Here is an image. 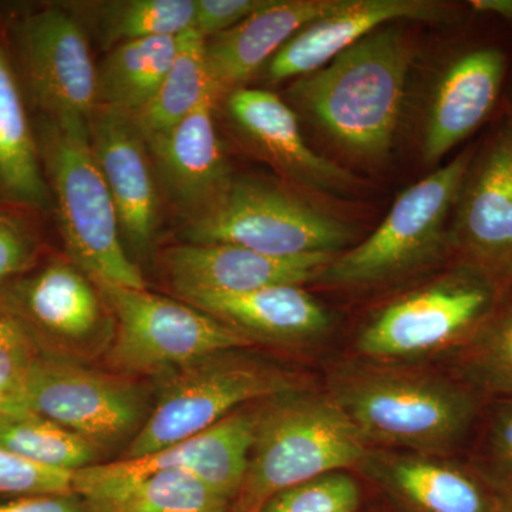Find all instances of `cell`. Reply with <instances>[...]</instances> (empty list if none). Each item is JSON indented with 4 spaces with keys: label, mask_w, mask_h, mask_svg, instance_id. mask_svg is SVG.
Listing matches in <instances>:
<instances>
[{
    "label": "cell",
    "mask_w": 512,
    "mask_h": 512,
    "mask_svg": "<svg viewBox=\"0 0 512 512\" xmlns=\"http://www.w3.org/2000/svg\"><path fill=\"white\" fill-rule=\"evenodd\" d=\"M218 100L211 92L177 126L146 138L161 195L184 222L210 210L232 180L214 123Z\"/></svg>",
    "instance_id": "16"
},
{
    "label": "cell",
    "mask_w": 512,
    "mask_h": 512,
    "mask_svg": "<svg viewBox=\"0 0 512 512\" xmlns=\"http://www.w3.org/2000/svg\"><path fill=\"white\" fill-rule=\"evenodd\" d=\"M184 244L235 245L271 256L338 254L355 238L338 218L269 181L232 177L210 210L185 222Z\"/></svg>",
    "instance_id": "5"
},
{
    "label": "cell",
    "mask_w": 512,
    "mask_h": 512,
    "mask_svg": "<svg viewBox=\"0 0 512 512\" xmlns=\"http://www.w3.org/2000/svg\"><path fill=\"white\" fill-rule=\"evenodd\" d=\"M83 500L90 512H228L231 501L183 471H158Z\"/></svg>",
    "instance_id": "27"
},
{
    "label": "cell",
    "mask_w": 512,
    "mask_h": 512,
    "mask_svg": "<svg viewBox=\"0 0 512 512\" xmlns=\"http://www.w3.org/2000/svg\"><path fill=\"white\" fill-rule=\"evenodd\" d=\"M22 404L96 444L126 436L141 416L140 400L130 387L42 355L30 369Z\"/></svg>",
    "instance_id": "12"
},
{
    "label": "cell",
    "mask_w": 512,
    "mask_h": 512,
    "mask_svg": "<svg viewBox=\"0 0 512 512\" xmlns=\"http://www.w3.org/2000/svg\"><path fill=\"white\" fill-rule=\"evenodd\" d=\"M6 205L9 204H6V202L3 201L2 198H0V211L5 210Z\"/></svg>",
    "instance_id": "41"
},
{
    "label": "cell",
    "mask_w": 512,
    "mask_h": 512,
    "mask_svg": "<svg viewBox=\"0 0 512 512\" xmlns=\"http://www.w3.org/2000/svg\"><path fill=\"white\" fill-rule=\"evenodd\" d=\"M0 446L39 466L70 473L97 460L96 443L30 412L0 416Z\"/></svg>",
    "instance_id": "29"
},
{
    "label": "cell",
    "mask_w": 512,
    "mask_h": 512,
    "mask_svg": "<svg viewBox=\"0 0 512 512\" xmlns=\"http://www.w3.org/2000/svg\"><path fill=\"white\" fill-rule=\"evenodd\" d=\"M0 198L9 205L50 210L35 126L8 53L0 47Z\"/></svg>",
    "instance_id": "24"
},
{
    "label": "cell",
    "mask_w": 512,
    "mask_h": 512,
    "mask_svg": "<svg viewBox=\"0 0 512 512\" xmlns=\"http://www.w3.org/2000/svg\"><path fill=\"white\" fill-rule=\"evenodd\" d=\"M369 451V444L332 397L302 390L275 397L258 412L239 508L261 510L286 488L360 467Z\"/></svg>",
    "instance_id": "3"
},
{
    "label": "cell",
    "mask_w": 512,
    "mask_h": 512,
    "mask_svg": "<svg viewBox=\"0 0 512 512\" xmlns=\"http://www.w3.org/2000/svg\"><path fill=\"white\" fill-rule=\"evenodd\" d=\"M90 37L63 6L25 16L13 28L16 74L37 117L87 128L97 103V66Z\"/></svg>",
    "instance_id": "9"
},
{
    "label": "cell",
    "mask_w": 512,
    "mask_h": 512,
    "mask_svg": "<svg viewBox=\"0 0 512 512\" xmlns=\"http://www.w3.org/2000/svg\"><path fill=\"white\" fill-rule=\"evenodd\" d=\"M269 0H195L192 29L205 40L221 35L264 8Z\"/></svg>",
    "instance_id": "35"
},
{
    "label": "cell",
    "mask_w": 512,
    "mask_h": 512,
    "mask_svg": "<svg viewBox=\"0 0 512 512\" xmlns=\"http://www.w3.org/2000/svg\"><path fill=\"white\" fill-rule=\"evenodd\" d=\"M36 348L33 330L0 295V396L22 407L26 379L40 355Z\"/></svg>",
    "instance_id": "31"
},
{
    "label": "cell",
    "mask_w": 512,
    "mask_h": 512,
    "mask_svg": "<svg viewBox=\"0 0 512 512\" xmlns=\"http://www.w3.org/2000/svg\"><path fill=\"white\" fill-rule=\"evenodd\" d=\"M93 156L113 198L128 255L147 254L161 224V191L146 138L123 111L97 106L87 124Z\"/></svg>",
    "instance_id": "13"
},
{
    "label": "cell",
    "mask_w": 512,
    "mask_h": 512,
    "mask_svg": "<svg viewBox=\"0 0 512 512\" xmlns=\"http://www.w3.org/2000/svg\"><path fill=\"white\" fill-rule=\"evenodd\" d=\"M491 495L497 512H512V474H504L495 481Z\"/></svg>",
    "instance_id": "38"
},
{
    "label": "cell",
    "mask_w": 512,
    "mask_h": 512,
    "mask_svg": "<svg viewBox=\"0 0 512 512\" xmlns=\"http://www.w3.org/2000/svg\"><path fill=\"white\" fill-rule=\"evenodd\" d=\"M258 412L237 410L210 429L156 453L76 471L74 493L86 498L158 471H183L228 500L237 498L247 477Z\"/></svg>",
    "instance_id": "11"
},
{
    "label": "cell",
    "mask_w": 512,
    "mask_h": 512,
    "mask_svg": "<svg viewBox=\"0 0 512 512\" xmlns=\"http://www.w3.org/2000/svg\"><path fill=\"white\" fill-rule=\"evenodd\" d=\"M36 258L32 232L16 215L0 211V284L28 271Z\"/></svg>",
    "instance_id": "34"
},
{
    "label": "cell",
    "mask_w": 512,
    "mask_h": 512,
    "mask_svg": "<svg viewBox=\"0 0 512 512\" xmlns=\"http://www.w3.org/2000/svg\"><path fill=\"white\" fill-rule=\"evenodd\" d=\"M474 363L488 387L512 396V306L485 333Z\"/></svg>",
    "instance_id": "33"
},
{
    "label": "cell",
    "mask_w": 512,
    "mask_h": 512,
    "mask_svg": "<svg viewBox=\"0 0 512 512\" xmlns=\"http://www.w3.org/2000/svg\"><path fill=\"white\" fill-rule=\"evenodd\" d=\"M302 389L298 377L274 366L227 353L207 357L183 367L165 387L123 460L156 453L210 429L242 404Z\"/></svg>",
    "instance_id": "8"
},
{
    "label": "cell",
    "mask_w": 512,
    "mask_h": 512,
    "mask_svg": "<svg viewBox=\"0 0 512 512\" xmlns=\"http://www.w3.org/2000/svg\"><path fill=\"white\" fill-rule=\"evenodd\" d=\"M491 453L504 474H512V400L498 407L490 429Z\"/></svg>",
    "instance_id": "37"
},
{
    "label": "cell",
    "mask_w": 512,
    "mask_h": 512,
    "mask_svg": "<svg viewBox=\"0 0 512 512\" xmlns=\"http://www.w3.org/2000/svg\"><path fill=\"white\" fill-rule=\"evenodd\" d=\"M92 281L117 319L116 342L109 360L121 372L183 369L252 343L190 303L185 305L147 289Z\"/></svg>",
    "instance_id": "7"
},
{
    "label": "cell",
    "mask_w": 512,
    "mask_h": 512,
    "mask_svg": "<svg viewBox=\"0 0 512 512\" xmlns=\"http://www.w3.org/2000/svg\"><path fill=\"white\" fill-rule=\"evenodd\" d=\"M224 109L245 147L292 183L320 194L343 195L355 190V175L308 146L298 117L275 93L237 87L225 94Z\"/></svg>",
    "instance_id": "14"
},
{
    "label": "cell",
    "mask_w": 512,
    "mask_h": 512,
    "mask_svg": "<svg viewBox=\"0 0 512 512\" xmlns=\"http://www.w3.org/2000/svg\"><path fill=\"white\" fill-rule=\"evenodd\" d=\"M471 151L407 188L366 241L326 266L328 285L373 286L409 275L439 254L444 227L471 164Z\"/></svg>",
    "instance_id": "6"
},
{
    "label": "cell",
    "mask_w": 512,
    "mask_h": 512,
    "mask_svg": "<svg viewBox=\"0 0 512 512\" xmlns=\"http://www.w3.org/2000/svg\"><path fill=\"white\" fill-rule=\"evenodd\" d=\"M359 468L412 512H497L476 478L441 457L370 450Z\"/></svg>",
    "instance_id": "21"
},
{
    "label": "cell",
    "mask_w": 512,
    "mask_h": 512,
    "mask_svg": "<svg viewBox=\"0 0 512 512\" xmlns=\"http://www.w3.org/2000/svg\"><path fill=\"white\" fill-rule=\"evenodd\" d=\"M25 407L19 406V404L10 402L5 397L0 396V416H6V414H20L28 413Z\"/></svg>",
    "instance_id": "40"
},
{
    "label": "cell",
    "mask_w": 512,
    "mask_h": 512,
    "mask_svg": "<svg viewBox=\"0 0 512 512\" xmlns=\"http://www.w3.org/2000/svg\"><path fill=\"white\" fill-rule=\"evenodd\" d=\"M63 8L107 52L134 40L183 35L195 18V0H103L64 3Z\"/></svg>",
    "instance_id": "25"
},
{
    "label": "cell",
    "mask_w": 512,
    "mask_h": 512,
    "mask_svg": "<svg viewBox=\"0 0 512 512\" xmlns=\"http://www.w3.org/2000/svg\"><path fill=\"white\" fill-rule=\"evenodd\" d=\"M491 302L488 282L447 278L397 299L360 332L357 349L370 359H409L453 345L476 326Z\"/></svg>",
    "instance_id": "10"
},
{
    "label": "cell",
    "mask_w": 512,
    "mask_h": 512,
    "mask_svg": "<svg viewBox=\"0 0 512 512\" xmlns=\"http://www.w3.org/2000/svg\"><path fill=\"white\" fill-rule=\"evenodd\" d=\"M76 494L74 473L39 466L0 446V495Z\"/></svg>",
    "instance_id": "32"
},
{
    "label": "cell",
    "mask_w": 512,
    "mask_h": 512,
    "mask_svg": "<svg viewBox=\"0 0 512 512\" xmlns=\"http://www.w3.org/2000/svg\"><path fill=\"white\" fill-rule=\"evenodd\" d=\"M0 512H90L77 494H45L19 497L0 504Z\"/></svg>",
    "instance_id": "36"
},
{
    "label": "cell",
    "mask_w": 512,
    "mask_h": 512,
    "mask_svg": "<svg viewBox=\"0 0 512 512\" xmlns=\"http://www.w3.org/2000/svg\"><path fill=\"white\" fill-rule=\"evenodd\" d=\"M178 36L148 37L113 47L97 66V103L136 117L163 83Z\"/></svg>",
    "instance_id": "26"
},
{
    "label": "cell",
    "mask_w": 512,
    "mask_h": 512,
    "mask_svg": "<svg viewBox=\"0 0 512 512\" xmlns=\"http://www.w3.org/2000/svg\"><path fill=\"white\" fill-rule=\"evenodd\" d=\"M453 238L484 278H512V121L473 168L456 201Z\"/></svg>",
    "instance_id": "15"
},
{
    "label": "cell",
    "mask_w": 512,
    "mask_h": 512,
    "mask_svg": "<svg viewBox=\"0 0 512 512\" xmlns=\"http://www.w3.org/2000/svg\"><path fill=\"white\" fill-rule=\"evenodd\" d=\"M448 16L446 5L431 0H345L286 42L266 63L265 80L276 84L315 72L363 37L399 20L433 23Z\"/></svg>",
    "instance_id": "18"
},
{
    "label": "cell",
    "mask_w": 512,
    "mask_h": 512,
    "mask_svg": "<svg viewBox=\"0 0 512 512\" xmlns=\"http://www.w3.org/2000/svg\"><path fill=\"white\" fill-rule=\"evenodd\" d=\"M471 9L512 20V0H471Z\"/></svg>",
    "instance_id": "39"
},
{
    "label": "cell",
    "mask_w": 512,
    "mask_h": 512,
    "mask_svg": "<svg viewBox=\"0 0 512 512\" xmlns=\"http://www.w3.org/2000/svg\"><path fill=\"white\" fill-rule=\"evenodd\" d=\"M181 298L249 339L296 345L318 339L332 323L329 312L302 286H269L237 295L190 293Z\"/></svg>",
    "instance_id": "22"
},
{
    "label": "cell",
    "mask_w": 512,
    "mask_h": 512,
    "mask_svg": "<svg viewBox=\"0 0 512 512\" xmlns=\"http://www.w3.org/2000/svg\"><path fill=\"white\" fill-rule=\"evenodd\" d=\"M360 488L348 471H332L275 494L261 512H356Z\"/></svg>",
    "instance_id": "30"
},
{
    "label": "cell",
    "mask_w": 512,
    "mask_h": 512,
    "mask_svg": "<svg viewBox=\"0 0 512 512\" xmlns=\"http://www.w3.org/2000/svg\"><path fill=\"white\" fill-rule=\"evenodd\" d=\"M505 74L500 49L483 47L454 60L437 83L427 111L423 154L437 163L493 110Z\"/></svg>",
    "instance_id": "20"
},
{
    "label": "cell",
    "mask_w": 512,
    "mask_h": 512,
    "mask_svg": "<svg viewBox=\"0 0 512 512\" xmlns=\"http://www.w3.org/2000/svg\"><path fill=\"white\" fill-rule=\"evenodd\" d=\"M345 0H269L239 25L205 40V59L218 97L247 82L299 30L342 6Z\"/></svg>",
    "instance_id": "19"
},
{
    "label": "cell",
    "mask_w": 512,
    "mask_h": 512,
    "mask_svg": "<svg viewBox=\"0 0 512 512\" xmlns=\"http://www.w3.org/2000/svg\"><path fill=\"white\" fill-rule=\"evenodd\" d=\"M32 330L66 340L92 335L103 319L101 295L79 266L56 261L2 293Z\"/></svg>",
    "instance_id": "23"
},
{
    "label": "cell",
    "mask_w": 512,
    "mask_h": 512,
    "mask_svg": "<svg viewBox=\"0 0 512 512\" xmlns=\"http://www.w3.org/2000/svg\"><path fill=\"white\" fill-rule=\"evenodd\" d=\"M33 126L57 224L74 265L93 279L147 289L124 247L116 207L87 128L60 127L40 117Z\"/></svg>",
    "instance_id": "4"
},
{
    "label": "cell",
    "mask_w": 512,
    "mask_h": 512,
    "mask_svg": "<svg viewBox=\"0 0 512 512\" xmlns=\"http://www.w3.org/2000/svg\"><path fill=\"white\" fill-rule=\"evenodd\" d=\"M335 254L271 256L225 244H181L165 249L163 265L178 295H237L269 286L319 281Z\"/></svg>",
    "instance_id": "17"
},
{
    "label": "cell",
    "mask_w": 512,
    "mask_h": 512,
    "mask_svg": "<svg viewBox=\"0 0 512 512\" xmlns=\"http://www.w3.org/2000/svg\"><path fill=\"white\" fill-rule=\"evenodd\" d=\"M412 62L409 36L392 23L295 79L286 94L350 156L383 160L402 117Z\"/></svg>",
    "instance_id": "1"
},
{
    "label": "cell",
    "mask_w": 512,
    "mask_h": 512,
    "mask_svg": "<svg viewBox=\"0 0 512 512\" xmlns=\"http://www.w3.org/2000/svg\"><path fill=\"white\" fill-rule=\"evenodd\" d=\"M211 92L215 90L205 59V39L194 29L187 30L178 36L173 63L156 96L134 120L144 138L156 136L190 116Z\"/></svg>",
    "instance_id": "28"
},
{
    "label": "cell",
    "mask_w": 512,
    "mask_h": 512,
    "mask_svg": "<svg viewBox=\"0 0 512 512\" xmlns=\"http://www.w3.org/2000/svg\"><path fill=\"white\" fill-rule=\"evenodd\" d=\"M330 397L367 444L441 457L474 416L473 399L441 377L390 367H352L333 379Z\"/></svg>",
    "instance_id": "2"
}]
</instances>
